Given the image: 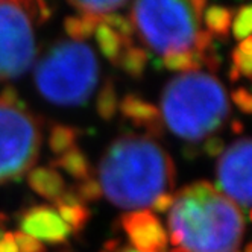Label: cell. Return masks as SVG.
I'll use <instances>...</instances> for the list:
<instances>
[{"instance_id":"obj_1","label":"cell","mask_w":252,"mask_h":252,"mask_svg":"<svg viewBox=\"0 0 252 252\" xmlns=\"http://www.w3.org/2000/svg\"><path fill=\"white\" fill-rule=\"evenodd\" d=\"M97 183L111 204L137 211L152 207L158 196L172 190L175 164L154 138L122 135L102 157Z\"/></svg>"},{"instance_id":"obj_2","label":"cell","mask_w":252,"mask_h":252,"mask_svg":"<svg viewBox=\"0 0 252 252\" xmlns=\"http://www.w3.org/2000/svg\"><path fill=\"white\" fill-rule=\"evenodd\" d=\"M167 223L170 243L186 252H236L245 232L240 208L208 181L176 193Z\"/></svg>"},{"instance_id":"obj_3","label":"cell","mask_w":252,"mask_h":252,"mask_svg":"<svg viewBox=\"0 0 252 252\" xmlns=\"http://www.w3.org/2000/svg\"><path fill=\"white\" fill-rule=\"evenodd\" d=\"M231 113L226 90L211 73L189 71L175 76L161 96V122L190 143L219 131Z\"/></svg>"},{"instance_id":"obj_4","label":"cell","mask_w":252,"mask_h":252,"mask_svg":"<svg viewBox=\"0 0 252 252\" xmlns=\"http://www.w3.org/2000/svg\"><path fill=\"white\" fill-rule=\"evenodd\" d=\"M40 94L60 106L84 105L99 81V64L92 47L82 41H58L35 67Z\"/></svg>"},{"instance_id":"obj_5","label":"cell","mask_w":252,"mask_h":252,"mask_svg":"<svg viewBox=\"0 0 252 252\" xmlns=\"http://www.w3.org/2000/svg\"><path fill=\"white\" fill-rule=\"evenodd\" d=\"M207 6L204 0L172 2L148 0L132 5L131 22L151 50L159 55L193 50Z\"/></svg>"},{"instance_id":"obj_6","label":"cell","mask_w":252,"mask_h":252,"mask_svg":"<svg viewBox=\"0 0 252 252\" xmlns=\"http://www.w3.org/2000/svg\"><path fill=\"white\" fill-rule=\"evenodd\" d=\"M41 126L15 90L0 92V184L20 179L38 158Z\"/></svg>"},{"instance_id":"obj_7","label":"cell","mask_w":252,"mask_h":252,"mask_svg":"<svg viewBox=\"0 0 252 252\" xmlns=\"http://www.w3.org/2000/svg\"><path fill=\"white\" fill-rule=\"evenodd\" d=\"M37 2H0V82L23 76L37 57Z\"/></svg>"},{"instance_id":"obj_8","label":"cell","mask_w":252,"mask_h":252,"mask_svg":"<svg viewBox=\"0 0 252 252\" xmlns=\"http://www.w3.org/2000/svg\"><path fill=\"white\" fill-rule=\"evenodd\" d=\"M216 183L228 199L252 208V138L228 146L216 164Z\"/></svg>"},{"instance_id":"obj_9","label":"cell","mask_w":252,"mask_h":252,"mask_svg":"<svg viewBox=\"0 0 252 252\" xmlns=\"http://www.w3.org/2000/svg\"><path fill=\"white\" fill-rule=\"evenodd\" d=\"M122 226L137 252H166L167 232L149 210H137L125 214Z\"/></svg>"},{"instance_id":"obj_10","label":"cell","mask_w":252,"mask_h":252,"mask_svg":"<svg viewBox=\"0 0 252 252\" xmlns=\"http://www.w3.org/2000/svg\"><path fill=\"white\" fill-rule=\"evenodd\" d=\"M22 232L47 243H64L71 229L60 218V214L47 205H38L28 210L22 218Z\"/></svg>"},{"instance_id":"obj_11","label":"cell","mask_w":252,"mask_h":252,"mask_svg":"<svg viewBox=\"0 0 252 252\" xmlns=\"http://www.w3.org/2000/svg\"><path fill=\"white\" fill-rule=\"evenodd\" d=\"M119 110L123 117L132 122L140 128L146 129L148 134H159L161 132V116L158 108L137 94H126L119 103Z\"/></svg>"},{"instance_id":"obj_12","label":"cell","mask_w":252,"mask_h":252,"mask_svg":"<svg viewBox=\"0 0 252 252\" xmlns=\"http://www.w3.org/2000/svg\"><path fill=\"white\" fill-rule=\"evenodd\" d=\"M28 181L35 193L53 202L65 191V183L63 176L53 167H37L31 170L28 175Z\"/></svg>"},{"instance_id":"obj_13","label":"cell","mask_w":252,"mask_h":252,"mask_svg":"<svg viewBox=\"0 0 252 252\" xmlns=\"http://www.w3.org/2000/svg\"><path fill=\"white\" fill-rule=\"evenodd\" d=\"M60 218L67 223L71 232L82 231L90 219V211L75 191H64L55 201Z\"/></svg>"},{"instance_id":"obj_14","label":"cell","mask_w":252,"mask_h":252,"mask_svg":"<svg viewBox=\"0 0 252 252\" xmlns=\"http://www.w3.org/2000/svg\"><path fill=\"white\" fill-rule=\"evenodd\" d=\"M94 35H96V43H97L99 49L102 50L103 57L108 61L114 63V64L119 63L123 50L128 47V46L134 44L132 40H125V38H122L116 31H113L110 26H106L102 22L96 26Z\"/></svg>"},{"instance_id":"obj_15","label":"cell","mask_w":252,"mask_h":252,"mask_svg":"<svg viewBox=\"0 0 252 252\" xmlns=\"http://www.w3.org/2000/svg\"><path fill=\"white\" fill-rule=\"evenodd\" d=\"M52 164L55 166V169L58 167V169L65 170L70 176H73L75 179H78V181L88 179L90 172H92L87 157L78 148H73L68 152L63 154L60 158H57L55 161H53Z\"/></svg>"},{"instance_id":"obj_16","label":"cell","mask_w":252,"mask_h":252,"mask_svg":"<svg viewBox=\"0 0 252 252\" xmlns=\"http://www.w3.org/2000/svg\"><path fill=\"white\" fill-rule=\"evenodd\" d=\"M163 65L170 71L189 73V71H201L204 67V53L189 52H175L163 57Z\"/></svg>"},{"instance_id":"obj_17","label":"cell","mask_w":252,"mask_h":252,"mask_svg":"<svg viewBox=\"0 0 252 252\" xmlns=\"http://www.w3.org/2000/svg\"><path fill=\"white\" fill-rule=\"evenodd\" d=\"M204 20L208 28V32L213 37L226 38L229 33V28H231L232 12L229 8L213 5V6H208V9L205 11Z\"/></svg>"},{"instance_id":"obj_18","label":"cell","mask_w":252,"mask_h":252,"mask_svg":"<svg viewBox=\"0 0 252 252\" xmlns=\"http://www.w3.org/2000/svg\"><path fill=\"white\" fill-rule=\"evenodd\" d=\"M148 61H149V53L141 49L138 46H128L119 60V65L128 73L129 76L132 78H141L143 73H145L146 70V65H148Z\"/></svg>"},{"instance_id":"obj_19","label":"cell","mask_w":252,"mask_h":252,"mask_svg":"<svg viewBox=\"0 0 252 252\" xmlns=\"http://www.w3.org/2000/svg\"><path fill=\"white\" fill-rule=\"evenodd\" d=\"M78 129L71 128V126L65 125H57L52 128L50 137H49V146L52 152L58 155H63L68 152L70 149L76 148V140H78Z\"/></svg>"},{"instance_id":"obj_20","label":"cell","mask_w":252,"mask_h":252,"mask_svg":"<svg viewBox=\"0 0 252 252\" xmlns=\"http://www.w3.org/2000/svg\"><path fill=\"white\" fill-rule=\"evenodd\" d=\"M100 23V20L92 19V17H67L64 20V29L67 35L71 38V41H81L88 37H92L96 26Z\"/></svg>"},{"instance_id":"obj_21","label":"cell","mask_w":252,"mask_h":252,"mask_svg":"<svg viewBox=\"0 0 252 252\" xmlns=\"http://www.w3.org/2000/svg\"><path fill=\"white\" fill-rule=\"evenodd\" d=\"M126 2H70V6H73L76 11L81 12V15L92 17V19L100 20L103 17L116 14L117 9L126 6Z\"/></svg>"},{"instance_id":"obj_22","label":"cell","mask_w":252,"mask_h":252,"mask_svg":"<svg viewBox=\"0 0 252 252\" xmlns=\"http://www.w3.org/2000/svg\"><path fill=\"white\" fill-rule=\"evenodd\" d=\"M96 108H97L99 116L105 120H111L116 116L119 110V99L116 93V87L111 79H106V82L103 84L100 93L97 96Z\"/></svg>"},{"instance_id":"obj_23","label":"cell","mask_w":252,"mask_h":252,"mask_svg":"<svg viewBox=\"0 0 252 252\" xmlns=\"http://www.w3.org/2000/svg\"><path fill=\"white\" fill-rule=\"evenodd\" d=\"M231 60L237 73L252 81V35L242 40V43L234 49Z\"/></svg>"},{"instance_id":"obj_24","label":"cell","mask_w":252,"mask_h":252,"mask_svg":"<svg viewBox=\"0 0 252 252\" xmlns=\"http://www.w3.org/2000/svg\"><path fill=\"white\" fill-rule=\"evenodd\" d=\"M232 35L236 40H245L252 35V5L239 8L232 22Z\"/></svg>"},{"instance_id":"obj_25","label":"cell","mask_w":252,"mask_h":252,"mask_svg":"<svg viewBox=\"0 0 252 252\" xmlns=\"http://www.w3.org/2000/svg\"><path fill=\"white\" fill-rule=\"evenodd\" d=\"M102 23H105L106 26H110L113 31H116L122 38L125 40H132L134 35V26L132 22L126 17L120 15V14H110L102 19Z\"/></svg>"},{"instance_id":"obj_26","label":"cell","mask_w":252,"mask_h":252,"mask_svg":"<svg viewBox=\"0 0 252 252\" xmlns=\"http://www.w3.org/2000/svg\"><path fill=\"white\" fill-rule=\"evenodd\" d=\"M73 191L76 193V196L82 202H92V201H97L99 197H102L100 186L93 178H88V179L81 181Z\"/></svg>"},{"instance_id":"obj_27","label":"cell","mask_w":252,"mask_h":252,"mask_svg":"<svg viewBox=\"0 0 252 252\" xmlns=\"http://www.w3.org/2000/svg\"><path fill=\"white\" fill-rule=\"evenodd\" d=\"M14 240H15L17 251L19 252H46V248L41 242L28 236V234L22 231L14 234Z\"/></svg>"},{"instance_id":"obj_28","label":"cell","mask_w":252,"mask_h":252,"mask_svg":"<svg viewBox=\"0 0 252 252\" xmlns=\"http://www.w3.org/2000/svg\"><path fill=\"white\" fill-rule=\"evenodd\" d=\"M231 97L237 108L245 114H252V93H249L246 88H237L231 93Z\"/></svg>"},{"instance_id":"obj_29","label":"cell","mask_w":252,"mask_h":252,"mask_svg":"<svg viewBox=\"0 0 252 252\" xmlns=\"http://www.w3.org/2000/svg\"><path fill=\"white\" fill-rule=\"evenodd\" d=\"M225 151V143L219 137H208L207 141L204 143V152L210 158H218L223 154Z\"/></svg>"},{"instance_id":"obj_30","label":"cell","mask_w":252,"mask_h":252,"mask_svg":"<svg viewBox=\"0 0 252 252\" xmlns=\"http://www.w3.org/2000/svg\"><path fill=\"white\" fill-rule=\"evenodd\" d=\"M173 199H175V196L172 193H164V194H161L158 196L155 202L152 204V208L158 213H166L172 208L173 205Z\"/></svg>"},{"instance_id":"obj_31","label":"cell","mask_w":252,"mask_h":252,"mask_svg":"<svg viewBox=\"0 0 252 252\" xmlns=\"http://www.w3.org/2000/svg\"><path fill=\"white\" fill-rule=\"evenodd\" d=\"M0 252H19L12 232H5V236L0 240Z\"/></svg>"},{"instance_id":"obj_32","label":"cell","mask_w":252,"mask_h":252,"mask_svg":"<svg viewBox=\"0 0 252 252\" xmlns=\"http://www.w3.org/2000/svg\"><path fill=\"white\" fill-rule=\"evenodd\" d=\"M228 76H229V81H231V82H236V81L240 78V75L237 73V70L234 68L232 65H231V68H229V75H228Z\"/></svg>"},{"instance_id":"obj_33","label":"cell","mask_w":252,"mask_h":252,"mask_svg":"<svg viewBox=\"0 0 252 252\" xmlns=\"http://www.w3.org/2000/svg\"><path fill=\"white\" fill-rule=\"evenodd\" d=\"M232 131H234V132H237V134H240V132L243 131V125H242L240 120H234V122H232Z\"/></svg>"},{"instance_id":"obj_34","label":"cell","mask_w":252,"mask_h":252,"mask_svg":"<svg viewBox=\"0 0 252 252\" xmlns=\"http://www.w3.org/2000/svg\"><path fill=\"white\" fill-rule=\"evenodd\" d=\"M245 252H252V242H249L245 248Z\"/></svg>"},{"instance_id":"obj_35","label":"cell","mask_w":252,"mask_h":252,"mask_svg":"<svg viewBox=\"0 0 252 252\" xmlns=\"http://www.w3.org/2000/svg\"><path fill=\"white\" fill-rule=\"evenodd\" d=\"M5 236V229H3V225L0 223V240H2V237Z\"/></svg>"},{"instance_id":"obj_36","label":"cell","mask_w":252,"mask_h":252,"mask_svg":"<svg viewBox=\"0 0 252 252\" xmlns=\"http://www.w3.org/2000/svg\"><path fill=\"white\" fill-rule=\"evenodd\" d=\"M117 252H137V251H134V249H120Z\"/></svg>"},{"instance_id":"obj_37","label":"cell","mask_w":252,"mask_h":252,"mask_svg":"<svg viewBox=\"0 0 252 252\" xmlns=\"http://www.w3.org/2000/svg\"><path fill=\"white\" fill-rule=\"evenodd\" d=\"M170 252H186V251H183L181 248H178V249H173V251H170Z\"/></svg>"},{"instance_id":"obj_38","label":"cell","mask_w":252,"mask_h":252,"mask_svg":"<svg viewBox=\"0 0 252 252\" xmlns=\"http://www.w3.org/2000/svg\"><path fill=\"white\" fill-rule=\"evenodd\" d=\"M249 218H251V220H252V208H251V211H249Z\"/></svg>"}]
</instances>
